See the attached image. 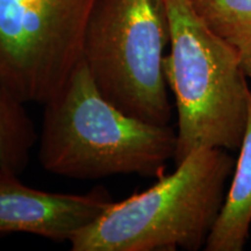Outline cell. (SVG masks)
I'll use <instances>...</instances> for the list:
<instances>
[{
    "instance_id": "obj_9",
    "label": "cell",
    "mask_w": 251,
    "mask_h": 251,
    "mask_svg": "<svg viewBox=\"0 0 251 251\" xmlns=\"http://www.w3.org/2000/svg\"><path fill=\"white\" fill-rule=\"evenodd\" d=\"M205 23L237 50L251 78V0H191Z\"/></svg>"
},
{
    "instance_id": "obj_5",
    "label": "cell",
    "mask_w": 251,
    "mask_h": 251,
    "mask_svg": "<svg viewBox=\"0 0 251 251\" xmlns=\"http://www.w3.org/2000/svg\"><path fill=\"white\" fill-rule=\"evenodd\" d=\"M97 0H0V84L24 102L54 98L81 61Z\"/></svg>"
},
{
    "instance_id": "obj_4",
    "label": "cell",
    "mask_w": 251,
    "mask_h": 251,
    "mask_svg": "<svg viewBox=\"0 0 251 251\" xmlns=\"http://www.w3.org/2000/svg\"><path fill=\"white\" fill-rule=\"evenodd\" d=\"M168 46L165 0H97L81 58L113 105L150 124L169 125L172 106L164 76Z\"/></svg>"
},
{
    "instance_id": "obj_7",
    "label": "cell",
    "mask_w": 251,
    "mask_h": 251,
    "mask_svg": "<svg viewBox=\"0 0 251 251\" xmlns=\"http://www.w3.org/2000/svg\"><path fill=\"white\" fill-rule=\"evenodd\" d=\"M251 227V94L247 127L233 179L207 238L206 251H242Z\"/></svg>"
},
{
    "instance_id": "obj_6",
    "label": "cell",
    "mask_w": 251,
    "mask_h": 251,
    "mask_svg": "<svg viewBox=\"0 0 251 251\" xmlns=\"http://www.w3.org/2000/svg\"><path fill=\"white\" fill-rule=\"evenodd\" d=\"M18 176L0 172V234L27 233L70 241L113 203L103 187L85 194L52 193L27 186Z\"/></svg>"
},
{
    "instance_id": "obj_2",
    "label": "cell",
    "mask_w": 251,
    "mask_h": 251,
    "mask_svg": "<svg viewBox=\"0 0 251 251\" xmlns=\"http://www.w3.org/2000/svg\"><path fill=\"white\" fill-rule=\"evenodd\" d=\"M221 148L191 152L170 175L111 206L70 238L72 251H157L205 248L235 161Z\"/></svg>"
},
{
    "instance_id": "obj_1",
    "label": "cell",
    "mask_w": 251,
    "mask_h": 251,
    "mask_svg": "<svg viewBox=\"0 0 251 251\" xmlns=\"http://www.w3.org/2000/svg\"><path fill=\"white\" fill-rule=\"evenodd\" d=\"M43 111L39 161L74 179L117 175L158 178L174 159L177 131L127 114L100 92L83 58Z\"/></svg>"
},
{
    "instance_id": "obj_8",
    "label": "cell",
    "mask_w": 251,
    "mask_h": 251,
    "mask_svg": "<svg viewBox=\"0 0 251 251\" xmlns=\"http://www.w3.org/2000/svg\"><path fill=\"white\" fill-rule=\"evenodd\" d=\"M25 103L0 84V172L20 175L39 141Z\"/></svg>"
},
{
    "instance_id": "obj_3",
    "label": "cell",
    "mask_w": 251,
    "mask_h": 251,
    "mask_svg": "<svg viewBox=\"0 0 251 251\" xmlns=\"http://www.w3.org/2000/svg\"><path fill=\"white\" fill-rule=\"evenodd\" d=\"M170 52L164 76L178 114L175 164L202 148L240 150L251 90L237 50L198 14L191 0H165Z\"/></svg>"
}]
</instances>
